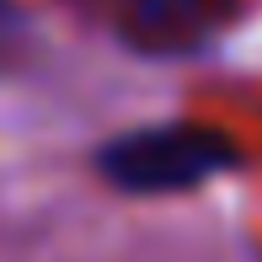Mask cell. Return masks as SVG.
I'll use <instances>...</instances> for the list:
<instances>
[{"mask_svg":"<svg viewBox=\"0 0 262 262\" xmlns=\"http://www.w3.org/2000/svg\"><path fill=\"white\" fill-rule=\"evenodd\" d=\"M21 38V16H16V6L11 0H0V59L11 54V43Z\"/></svg>","mask_w":262,"mask_h":262,"instance_id":"3","label":"cell"},{"mask_svg":"<svg viewBox=\"0 0 262 262\" xmlns=\"http://www.w3.org/2000/svg\"><path fill=\"white\" fill-rule=\"evenodd\" d=\"M241 166V150L204 123H150L107 139L97 150V171L118 193L134 198H161V193H187L204 187L209 177Z\"/></svg>","mask_w":262,"mask_h":262,"instance_id":"1","label":"cell"},{"mask_svg":"<svg viewBox=\"0 0 262 262\" xmlns=\"http://www.w3.org/2000/svg\"><path fill=\"white\" fill-rule=\"evenodd\" d=\"M241 16V0H123L118 32L139 54H198Z\"/></svg>","mask_w":262,"mask_h":262,"instance_id":"2","label":"cell"}]
</instances>
